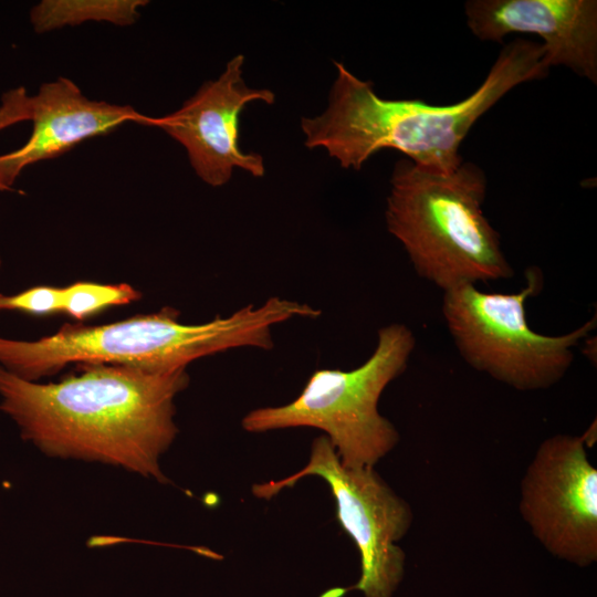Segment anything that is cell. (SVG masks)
<instances>
[{
    "instance_id": "obj_10",
    "label": "cell",
    "mask_w": 597,
    "mask_h": 597,
    "mask_svg": "<svg viewBox=\"0 0 597 597\" xmlns=\"http://www.w3.org/2000/svg\"><path fill=\"white\" fill-rule=\"evenodd\" d=\"M464 13L481 41L501 42L511 33L538 35L548 67L566 66L597 84L596 0H470Z\"/></svg>"
},
{
    "instance_id": "obj_15",
    "label": "cell",
    "mask_w": 597,
    "mask_h": 597,
    "mask_svg": "<svg viewBox=\"0 0 597 597\" xmlns=\"http://www.w3.org/2000/svg\"><path fill=\"white\" fill-rule=\"evenodd\" d=\"M24 121H30V95L23 86H19L2 94L0 130Z\"/></svg>"
},
{
    "instance_id": "obj_14",
    "label": "cell",
    "mask_w": 597,
    "mask_h": 597,
    "mask_svg": "<svg viewBox=\"0 0 597 597\" xmlns=\"http://www.w3.org/2000/svg\"><path fill=\"white\" fill-rule=\"evenodd\" d=\"M9 311L38 316L62 312V287L39 285L12 295L0 293V313Z\"/></svg>"
},
{
    "instance_id": "obj_8",
    "label": "cell",
    "mask_w": 597,
    "mask_h": 597,
    "mask_svg": "<svg viewBox=\"0 0 597 597\" xmlns=\"http://www.w3.org/2000/svg\"><path fill=\"white\" fill-rule=\"evenodd\" d=\"M519 510L553 556L580 567L597 559V469L582 436L541 442L520 484Z\"/></svg>"
},
{
    "instance_id": "obj_4",
    "label": "cell",
    "mask_w": 597,
    "mask_h": 597,
    "mask_svg": "<svg viewBox=\"0 0 597 597\" xmlns=\"http://www.w3.org/2000/svg\"><path fill=\"white\" fill-rule=\"evenodd\" d=\"M486 177L472 163L452 172L409 159L395 164L385 219L416 273L443 292L464 283L510 279L514 270L482 211Z\"/></svg>"
},
{
    "instance_id": "obj_6",
    "label": "cell",
    "mask_w": 597,
    "mask_h": 597,
    "mask_svg": "<svg viewBox=\"0 0 597 597\" xmlns=\"http://www.w3.org/2000/svg\"><path fill=\"white\" fill-rule=\"evenodd\" d=\"M516 293L482 292L464 283L443 292L442 313L462 358L475 370L516 390L547 389L574 360L573 348L596 327V316L576 329L548 336L533 331L525 303L544 286L540 268L525 271Z\"/></svg>"
},
{
    "instance_id": "obj_5",
    "label": "cell",
    "mask_w": 597,
    "mask_h": 597,
    "mask_svg": "<svg viewBox=\"0 0 597 597\" xmlns=\"http://www.w3.org/2000/svg\"><path fill=\"white\" fill-rule=\"evenodd\" d=\"M415 346L408 326L385 325L378 331L373 354L360 366L317 369L294 400L253 409L241 426L253 433L315 428L326 433L345 467H375L400 440L394 423L379 412V399L406 370Z\"/></svg>"
},
{
    "instance_id": "obj_9",
    "label": "cell",
    "mask_w": 597,
    "mask_h": 597,
    "mask_svg": "<svg viewBox=\"0 0 597 597\" xmlns=\"http://www.w3.org/2000/svg\"><path fill=\"white\" fill-rule=\"evenodd\" d=\"M244 56L238 54L213 81H208L180 108L163 117H154L153 125L161 128L181 144L197 176L211 187L230 181L235 168L253 177L265 174L260 154L245 153L239 144V117L251 103L272 105L275 94L268 88L245 84Z\"/></svg>"
},
{
    "instance_id": "obj_13",
    "label": "cell",
    "mask_w": 597,
    "mask_h": 597,
    "mask_svg": "<svg viewBox=\"0 0 597 597\" xmlns=\"http://www.w3.org/2000/svg\"><path fill=\"white\" fill-rule=\"evenodd\" d=\"M140 296V292L127 283L100 284L78 281L62 287V312L82 322L101 310L129 304Z\"/></svg>"
},
{
    "instance_id": "obj_11",
    "label": "cell",
    "mask_w": 597,
    "mask_h": 597,
    "mask_svg": "<svg viewBox=\"0 0 597 597\" xmlns=\"http://www.w3.org/2000/svg\"><path fill=\"white\" fill-rule=\"evenodd\" d=\"M153 118L129 105L87 98L70 78L43 83L30 96L32 133L20 148L0 155V191H11L20 172L38 161L59 157L83 140L108 134L126 123L153 125Z\"/></svg>"
},
{
    "instance_id": "obj_2",
    "label": "cell",
    "mask_w": 597,
    "mask_h": 597,
    "mask_svg": "<svg viewBox=\"0 0 597 597\" xmlns=\"http://www.w3.org/2000/svg\"><path fill=\"white\" fill-rule=\"evenodd\" d=\"M544 57L542 44L511 41L479 88L443 106L383 98L371 82L335 62L337 75L326 109L301 119L304 144L325 149L345 169L359 170L377 151L390 148L423 168L452 172L463 163L460 146L475 122L513 87L547 75Z\"/></svg>"
},
{
    "instance_id": "obj_12",
    "label": "cell",
    "mask_w": 597,
    "mask_h": 597,
    "mask_svg": "<svg viewBox=\"0 0 597 597\" xmlns=\"http://www.w3.org/2000/svg\"><path fill=\"white\" fill-rule=\"evenodd\" d=\"M146 0H43L31 9L35 32H51L86 21L109 22L119 27L135 23Z\"/></svg>"
},
{
    "instance_id": "obj_7",
    "label": "cell",
    "mask_w": 597,
    "mask_h": 597,
    "mask_svg": "<svg viewBox=\"0 0 597 597\" xmlns=\"http://www.w3.org/2000/svg\"><path fill=\"white\" fill-rule=\"evenodd\" d=\"M305 476L322 478L336 503L337 519L360 555L355 586L365 597H391L402 579L406 555L398 543L410 530L413 513L375 467H345L326 436L315 438L306 465L279 481L254 484L253 495L270 500Z\"/></svg>"
},
{
    "instance_id": "obj_16",
    "label": "cell",
    "mask_w": 597,
    "mask_h": 597,
    "mask_svg": "<svg viewBox=\"0 0 597 597\" xmlns=\"http://www.w3.org/2000/svg\"><path fill=\"white\" fill-rule=\"evenodd\" d=\"M0 264H1V260H0Z\"/></svg>"
},
{
    "instance_id": "obj_1",
    "label": "cell",
    "mask_w": 597,
    "mask_h": 597,
    "mask_svg": "<svg viewBox=\"0 0 597 597\" xmlns=\"http://www.w3.org/2000/svg\"><path fill=\"white\" fill-rule=\"evenodd\" d=\"M81 366L80 374L46 384L0 366V411L46 455L105 463L166 483L160 459L178 433L175 399L189 385L186 368Z\"/></svg>"
},
{
    "instance_id": "obj_3",
    "label": "cell",
    "mask_w": 597,
    "mask_h": 597,
    "mask_svg": "<svg viewBox=\"0 0 597 597\" xmlns=\"http://www.w3.org/2000/svg\"><path fill=\"white\" fill-rule=\"evenodd\" d=\"M305 313L301 302L273 296L201 324L180 323L179 311L171 306L98 326L65 323L36 341L0 336V366L29 381L53 376L72 363L170 373L232 348L270 350L272 327Z\"/></svg>"
}]
</instances>
